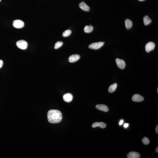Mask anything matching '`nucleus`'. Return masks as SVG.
Segmentation results:
<instances>
[{
    "mask_svg": "<svg viewBox=\"0 0 158 158\" xmlns=\"http://www.w3.org/2000/svg\"><path fill=\"white\" fill-rule=\"evenodd\" d=\"M47 117L50 123L56 124L61 121L62 118V114L58 110H51L47 113Z\"/></svg>",
    "mask_w": 158,
    "mask_h": 158,
    "instance_id": "1",
    "label": "nucleus"
},
{
    "mask_svg": "<svg viewBox=\"0 0 158 158\" xmlns=\"http://www.w3.org/2000/svg\"><path fill=\"white\" fill-rule=\"evenodd\" d=\"M16 45L19 48L23 50L26 49L28 46L27 43L24 40H20L16 42Z\"/></svg>",
    "mask_w": 158,
    "mask_h": 158,
    "instance_id": "2",
    "label": "nucleus"
},
{
    "mask_svg": "<svg viewBox=\"0 0 158 158\" xmlns=\"http://www.w3.org/2000/svg\"><path fill=\"white\" fill-rule=\"evenodd\" d=\"M104 43L103 42H96L91 44L89 46V48L93 50L99 49L103 46Z\"/></svg>",
    "mask_w": 158,
    "mask_h": 158,
    "instance_id": "3",
    "label": "nucleus"
},
{
    "mask_svg": "<svg viewBox=\"0 0 158 158\" xmlns=\"http://www.w3.org/2000/svg\"><path fill=\"white\" fill-rule=\"evenodd\" d=\"M13 26L17 29H21L24 26V22L20 20H14L13 23Z\"/></svg>",
    "mask_w": 158,
    "mask_h": 158,
    "instance_id": "4",
    "label": "nucleus"
},
{
    "mask_svg": "<svg viewBox=\"0 0 158 158\" xmlns=\"http://www.w3.org/2000/svg\"><path fill=\"white\" fill-rule=\"evenodd\" d=\"M155 45L153 42H150L148 43L145 46V49L146 52H149L153 51L155 48Z\"/></svg>",
    "mask_w": 158,
    "mask_h": 158,
    "instance_id": "5",
    "label": "nucleus"
},
{
    "mask_svg": "<svg viewBox=\"0 0 158 158\" xmlns=\"http://www.w3.org/2000/svg\"><path fill=\"white\" fill-rule=\"evenodd\" d=\"M116 62L117 65L119 68L123 69L125 68L126 64L124 60L119 58H117L116 60Z\"/></svg>",
    "mask_w": 158,
    "mask_h": 158,
    "instance_id": "6",
    "label": "nucleus"
},
{
    "mask_svg": "<svg viewBox=\"0 0 158 158\" xmlns=\"http://www.w3.org/2000/svg\"><path fill=\"white\" fill-rule=\"evenodd\" d=\"M132 100L134 102H140L143 101L144 100V98L139 94H135L132 97Z\"/></svg>",
    "mask_w": 158,
    "mask_h": 158,
    "instance_id": "7",
    "label": "nucleus"
},
{
    "mask_svg": "<svg viewBox=\"0 0 158 158\" xmlns=\"http://www.w3.org/2000/svg\"><path fill=\"white\" fill-rule=\"evenodd\" d=\"M80 58V56L79 55L75 54L71 55L69 57V62L71 63L75 62L79 60Z\"/></svg>",
    "mask_w": 158,
    "mask_h": 158,
    "instance_id": "8",
    "label": "nucleus"
},
{
    "mask_svg": "<svg viewBox=\"0 0 158 158\" xmlns=\"http://www.w3.org/2000/svg\"><path fill=\"white\" fill-rule=\"evenodd\" d=\"M73 98L72 95L70 93L65 94L63 96V99L64 101L66 102H69L72 101Z\"/></svg>",
    "mask_w": 158,
    "mask_h": 158,
    "instance_id": "9",
    "label": "nucleus"
},
{
    "mask_svg": "<svg viewBox=\"0 0 158 158\" xmlns=\"http://www.w3.org/2000/svg\"><path fill=\"white\" fill-rule=\"evenodd\" d=\"M140 157V154L136 152H131L127 155V158H139Z\"/></svg>",
    "mask_w": 158,
    "mask_h": 158,
    "instance_id": "10",
    "label": "nucleus"
},
{
    "mask_svg": "<svg viewBox=\"0 0 158 158\" xmlns=\"http://www.w3.org/2000/svg\"><path fill=\"white\" fill-rule=\"evenodd\" d=\"M96 108L98 110L104 112H107L109 111V108L107 106L103 104L97 105H96Z\"/></svg>",
    "mask_w": 158,
    "mask_h": 158,
    "instance_id": "11",
    "label": "nucleus"
},
{
    "mask_svg": "<svg viewBox=\"0 0 158 158\" xmlns=\"http://www.w3.org/2000/svg\"><path fill=\"white\" fill-rule=\"evenodd\" d=\"M106 127V124L103 122H96L92 124V127L96 128L97 127H99L101 128H104Z\"/></svg>",
    "mask_w": 158,
    "mask_h": 158,
    "instance_id": "12",
    "label": "nucleus"
},
{
    "mask_svg": "<svg viewBox=\"0 0 158 158\" xmlns=\"http://www.w3.org/2000/svg\"><path fill=\"white\" fill-rule=\"evenodd\" d=\"M79 7L83 11H88L90 10V7L84 2H82L79 4Z\"/></svg>",
    "mask_w": 158,
    "mask_h": 158,
    "instance_id": "13",
    "label": "nucleus"
},
{
    "mask_svg": "<svg viewBox=\"0 0 158 158\" xmlns=\"http://www.w3.org/2000/svg\"><path fill=\"white\" fill-rule=\"evenodd\" d=\"M125 25L126 29H129L132 27L133 25V23L131 20L127 19L125 20Z\"/></svg>",
    "mask_w": 158,
    "mask_h": 158,
    "instance_id": "14",
    "label": "nucleus"
},
{
    "mask_svg": "<svg viewBox=\"0 0 158 158\" xmlns=\"http://www.w3.org/2000/svg\"><path fill=\"white\" fill-rule=\"evenodd\" d=\"M117 85L116 83H114V84L110 86L108 89L109 92L110 93H112L115 92L117 89Z\"/></svg>",
    "mask_w": 158,
    "mask_h": 158,
    "instance_id": "15",
    "label": "nucleus"
},
{
    "mask_svg": "<svg viewBox=\"0 0 158 158\" xmlns=\"http://www.w3.org/2000/svg\"><path fill=\"white\" fill-rule=\"evenodd\" d=\"M151 19L148 16H145L143 18L144 24L145 25H149L151 24Z\"/></svg>",
    "mask_w": 158,
    "mask_h": 158,
    "instance_id": "16",
    "label": "nucleus"
},
{
    "mask_svg": "<svg viewBox=\"0 0 158 158\" xmlns=\"http://www.w3.org/2000/svg\"><path fill=\"white\" fill-rule=\"evenodd\" d=\"M93 29V27L91 25H86L84 28V32L86 33H90L92 31Z\"/></svg>",
    "mask_w": 158,
    "mask_h": 158,
    "instance_id": "17",
    "label": "nucleus"
},
{
    "mask_svg": "<svg viewBox=\"0 0 158 158\" xmlns=\"http://www.w3.org/2000/svg\"><path fill=\"white\" fill-rule=\"evenodd\" d=\"M71 31L70 30H67L65 31L63 33L62 36L64 37H67L69 36L71 34Z\"/></svg>",
    "mask_w": 158,
    "mask_h": 158,
    "instance_id": "18",
    "label": "nucleus"
},
{
    "mask_svg": "<svg viewBox=\"0 0 158 158\" xmlns=\"http://www.w3.org/2000/svg\"><path fill=\"white\" fill-rule=\"evenodd\" d=\"M63 45V43L62 41H58L55 44L54 48L57 49L61 47Z\"/></svg>",
    "mask_w": 158,
    "mask_h": 158,
    "instance_id": "19",
    "label": "nucleus"
},
{
    "mask_svg": "<svg viewBox=\"0 0 158 158\" xmlns=\"http://www.w3.org/2000/svg\"><path fill=\"white\" fill-rule=\"evenodd\" d=\"M142 142L145 145H147L150 143V140L148 138L146 137H144L142 139Z\"/></svg>",
    "mask_w": 158,
    "mask_h": 158,
    "instance_id": "20",
    "label": "nucleus"
},
{
    "mask_svg": "<svg viewBox=\"0 0 158 158\" xmlns=\"http://www.w3.org/2000/svg\"><path fill=\"white\" fill-rule=\"evenodd\" d=\"M129 124L128 123H125L124 125V128H127L128 126H129Z\"/></svg>",
    "mask_w": 158,
    "mask_h": 158,
    "instance_id": "21",
    "label": "nucleus"
},
{
    "mask_svg": "<svg viewBox=\"0 0 158 158\" xmlns=\"http://www.w3.org/2000/svg\"><path fill=\"white\" fill-rule=\"evenodd\" d=\"M3 61L2 60H0V68L3 66Z\"/></svg>",
    "mask_w": 158,
    "mask_h": 158,
    "instance_id": "22",
    "label": "nucleus"
},
{
    "mask_svg": "<svg viewBox=\"0 0 158 158\" xmlns=\"http://www.w3.org/2000/svg\"><path fill=\"white\" fill-rule=\"evenodd\" d=\"M124 120H122H122H121L119 122V125L120 126L122 125V124H123V123H124Z\"/></svg>",
    "mask_w": 158,
    "mask_h": 158,
    "instance_id": "23",
    "label": "nucleus"
},
{
    "mask_svg": "<svg viewBox=\"0 0 158 158\" xmlns=\"http://www.w3.org/2000/svg\"><path fill=\"white\" fill-rule=\"evenodd\" d=\"M155 131L156 132V133H157V134L158 133V125H157L156 126V127L155 128Z\"/></svg>",
    "mask_w": 158,
    "mask_h": 158,
    "instance_id": "24",
    "label": "nucleus"
},
{
    "mask_svg": "<svg viewBox=\"0 0 158 158\" xmlns=\"http://www.w3.org/2000/svg\"><path fill=\"white\" fill-rule=\"evenodd\" d=\"M155 152H156L157 153H158V147L156 149H155Z\"/></svg>",
    "mask_w": 158,
    "mask_h": 158,
    "instance_id": "25",
    "label": "nucleus"
},
{
    "mask_svg": "<svg viewBox=\"0 0 158 158\" xmlns=\"http://www.w3.org/2000/svg\"><path fill=\"white\" fill-rule=\"evenodd\" d=\"M138 0L141 1H142L145 0Z\"/></svg>",
    "mask_w": 158,
    "mask_h": 158,
    "instance_id": "26",
    "label": "nucleus"
},
{
    "mask_svg": "<svg viewBox=\"0 0 158 158\" xmlns=\"http://www.w3.org/2000/svg\"><path fill=\"white\" fill-rule=\"evenodd\" d=\"M157 92H158V88H157Z\"/></svg>",
    "mask_w": 158,
    "mask_h": 158,
    "instance_id": "27",
    "label": "nucleus"
},
{
    "mask_svg": "<svg viewBox=\"0 0 158 158\" xmlns=\"http://www.w3.org/2000/svg\"><path fill=\"white\" fill-rule=\"evenodd\" d=\"M1 0H0V2Z\"/></svg>",
    "mask_w": 158,
    "mask_h": 158,
    "instance_id": "28",
    "label": "nucleus"
}]
</instances>
